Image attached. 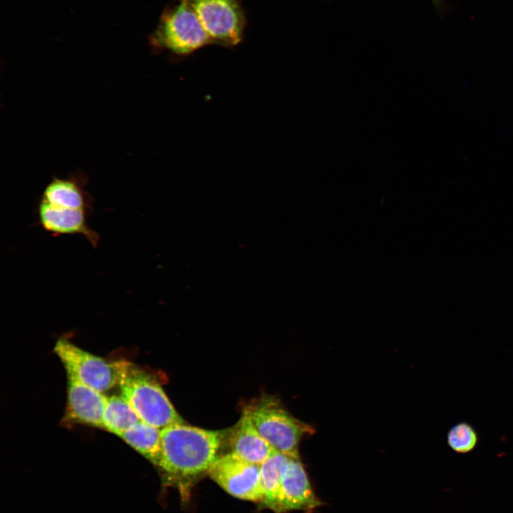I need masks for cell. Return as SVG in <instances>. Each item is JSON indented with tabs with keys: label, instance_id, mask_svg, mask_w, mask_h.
<instances>
[{
	"label": "cell",
	"instance_id": "e0dca14e",
	"mask_svg": "<svg viewBox=\"0 0 513 513\" xmlns=\"http://www.w3.org/2000/svg\"><path fill=\"white\" fill-rule=\"evenodd\" d=\"M432 1V4H434V6L437 9L440 10L442 6L443 0H431Z\"/></svg>",
	"mask_w": 513,
	"mask_h": 513
},
{
	"label": "cell",
	"instance_id": "7c38bea8",
	"mask_svg": "<svg viewBox=\"0 0 513 513\" xmlns=\"http://www.w3.org/2000/svg\"><path fill=\"white\" fill-rule=\"evenodd\" d=\"M290 457L275 452L260 465V481L263 492L261 504L277 512L282 477Z\"/></svg>",
	"mask_w": 513,
	"mask_h": 513
},
{
	"label": "cell",
	"instance_id": "4fadbf2b",
	"mask_svg": "<svg viewBox=\"0 0 513 513\" xmlns=\"http://www.w3.org/2000/svg\"><path fill=\"white\" fill-rule=\"evenodd\" d=\"M41 200L61 207L91 209L90 200L77 182L70 180H53L46 187Z\"/></svg>",
	"mask_w": 513,
	"mask_h": 513
},
{
	"label": "cell",
	"instance_id": "277c9868",
	"mask_svg": "<svg viewBox=\"0 0 513 513\" xmlns=\"http://www.w3.org/2000/svg\"><path fill=\"white\" fill-rule=\"evenodd\" d=\"M177 1L162 13L151 41L159 48L187 56L212 43L190 4Z\"/></svg>",
	"mask_w": 513,
	"mask_h": 513
},
{
	"label": "cell",
	"instance_id": "9a60e30c",
	"mask_svg": "<svg viewBox=\"0 0 513 513\" xmlns=\"http://www.w3.org/2000/svg\"><path fill=\"white\" fill-rule=\"evenodd\" d=\"M140 419L122 395L107 396L103 413V429L118 437Z\"/></svg>",
	"mask_w": 513,
	"mask_h": 513
},
{
	"label": "cell",
	"instance_id": "8992f818",
	"mask_svg": "<svg viewBox=\"0 0 513 513\" xmlns=\"http://www.w3.org/2000/svg\"><path fill=\"white\" fill-rule=\"evenodd\" d=\"M53 351L62 362L67 375L103 393L118 384L115 361L110 363L93 355L63 337L56 342Z\"/></svg>",
	"mask_w": 513,
	"mask_h": 513
},
{
	"label": "cell",
	"instance_id": "30bf717a",
	"mask_svg": "<svg viewBox=\"0 0 513 513\" xmlns=\"http://www.w3.org/2000/svg\"><path fill=\"white\" fill-rule=\"evenodd\" d=\"M67 378V420L103 429L107 396L72 376Z\"/></svg>",
	"mask_w": 513,
	"mask_h": 513
},
{
	"label": "cell",
	"instance_id": "5bb4252c",
	"mask_svg": "<svg viewBox=\"0 0 513 513\" xmlns=\"http://www.w3.org/2000/svg\"><path fill=\"white\" fill-rule=\"evenodd\" d=\"M161 430L142 420L120 436L127 444L157 467L160 454Z\"/></svg>",
	"mask_w": 513,
	"mask_h": 513
},
{
	"label": "cell",
	"instance_id": "9c48e42d",
	"mask_svg": "<svg viewBox=\"0 0 513 513\" xmlns=\"http://www.w3.org/2000/svg\"><path fill=\"white\" fill-rule=\"evenodd\" d=\"M88 212L58 207L41 200L38 207V222L41 227L52 235H82L96 247L100 237L87 223Z\"/></svg>",
	"mask_w": 513,
	"mask_h": 513
},
{
	"label": "cell",
	"instance_id": "5b68a950",
	"mask_svg": "<svg viewBox=\"0 0 513 513\" xmlns=\"http://www.w3.org/2000/svg\"><path fill=\"white\" fill-rule=\"evenodd\" d=\"M192 7L212 44L237 46L243 39L246 16L241 0H185Z\"/></svg>",
	"mask_w": 513,
	"mask_h": 513
},
{
	"label": "cell",
	"instance_id": "8fae6325",
	"mask_svg": "<svg viewBox=\"0 0 513 513\" xmlns=\"http://www.w3.org/2000/svg\"><path fill=\"white\" fill-rule=\"evenodd\" d=\"M231 452L244 460L261 465L276 452L256 431L244 413L227 435Z\"/></svg>",
	"mask_w": 513,
	"mask_h": 513
},
{
	"label": "cell",
	"instance_id": "2e32d148",
	"mask_svg": "<svg viewBox=\"0 0 513 513\" xmlns=\"http://www.w3.org/2000/svg\"><path fill=\"white\" fill-rule=\"evenodd\" d=\"M478 436L475 428L466 422L453 425L447 435V442L455 452L464 454L472 451L477 445Z\"/></svg>",
	"mask_w": 513,
	"mask_h": 513
},
{
	"label": "cell",
	"instance_id": "6da1fadb",
	"mask_svg": "<svg viewBox=\"0 0 513 513\" xmlns=\"http://www.w3.org/2000/svg\"><path fill=\"white\" fill-rule=\"evenodd\" d=\"M227 430L174 424L161 430L157 467L172 478L192 477L209 471L218 458Z\"/></svg>",
	"mask_w": 513,
	"mask_h": 513
},
{
	"label": "cell",
	"instance_id": "3957f363",
	"mask_svg": "<svg viewBox=\"0 0 513 513\" xmlns=\"http://www.w3.org/2000/svg\"><path fill=\"white\" fill-rule=\"evenodd\" d=\"M259 434L277 452L299 458V445L314 430L295 418L274 398H262L244 411Z\"/></svg>",
	"mask_w": 513,
	"mask_h": 513
},
{
	"label": "cell",
	"instance_id": "52a82bcc",
	"mask_svg": "<svg viewBox=\"0 0 513 513\" xmlns=\"http://www.w3.org/2000/svg\"><path fill=\"white\" fill-rule=\"evenodd\" d=\"M208 473L212 480L230 495L243 500L261 502L260 465L247 462L230 452L219 456Z\"/></svg>",
	"mask_w": 513,
	"mask_h": 513
},
{
	"label": "cell",
	"instance_id": "7a4b0ae2",
	"mask_svg": "<svg viewBox=\"0 0 513 513\" xmlns=\"http://www.w3.org/2000/svg\"><path fill=\"white\" fill-rule=\"evenodd\" d=\"M121 395L140 420L160 430L184 423L160 383L147 371L128 361H115Z\"/></svg>",
	"mask_w": 513,
	"mask_h": 513
},
{
	"label": "cell",
	"instance_id": "ba28073f",
	"mask_svg": "<svg viewBox=\"0 0 513 513\" xmlns=\"http://www.w3.org/2000/svg\"><path fill=\"white\" fill-rule=\"evenodd\" d=\"M322 504L300 458L290 457L281 480L276 513L294 510L312 513Z\"/></svg>",
	"mask_w": 513,
	"mask_h": 513
}]
</instances>
